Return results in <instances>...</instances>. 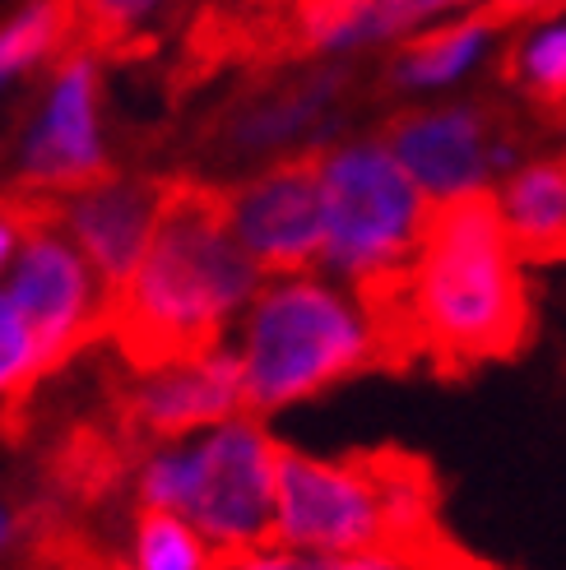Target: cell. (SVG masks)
I'll return each mask as SVG.
<instances>
[{
  "label": "cell",
  "instance_id": "cell-2",
  "mask_svg": "<svg viewBox=\"0 0 566 570\" xmlns=\"http://www.w3.org/2000/svg\"><path fill=\"white\" fill-rule=\"evenodd\" d=\"M261 293V265L228 218V190L167 181L158 227L126 288L107 297L103 330L135 372L223 344L228 325Z\"/></svg>",
  "mask_w": 566,
  "mask_h": 570
},
{
  "label": "cell",
  "instance_id": "cell-14",
  "mask_svg": "<svg viewBox=\"0 0 566 570\" xmlns=\"http://www.w3.org/2000/svg\"><path fill=\"white\" fill-rule=\"evenodd\" d=\"M492 33L497 28L484 10L460 19V23H446V28H437V33H422L418 42H409L400 56H394L390 79L400 83V89H437V83L460 79L478 56H484Z\"/></svg>",
  "mask_w": 566,
  "mask_h": 570
},
{
  "label": "cell",
  "instance_id": "cell-22",
  "mask_svg": "<svg viewBox=\"0 0 566 570\" xmlns=\"http://www.w3.org/2000/svg\"><path fill=\"white\" fill-rule=\"evenodd\" d=\"M51 209V195L47 190H23V195H6L0 199V269L10 265V255L19 250L28 223L42 218Z\"/></svg>",
  "mask_w": 566,
  "mask_h": 570
},
{
  "label": "cell",
  "instance_id": "cell-4",
  "mask_svg": "<svg viewBox=\"0 0 566 570\" xmlns=\"http://www.w3.org/2000/svg\"><path fill=\"white\" fill-rule=\"evenodd\" d=\"M279 460L283 445L265 422L237 413L205 432L154 441L135 464V501L139 510L182 515L218 557H233L274 543Z\"/></svg>",
  "mask_w": 566,
  "mask_h": 570
},
{
  "label": "cell",
  "instance_id": "cell-6",
  "mask_svg": "<svg viewBox=\"0 0 566 570\" xmlns=\"http://www.w3.org/2000/svg\"><path fill=\"white\" fill-rule=\"evenodd\" d=\"M325 250L321 261L353 293H377L409 278L432 199L404 173L386 139H358L325 154Z\"/></svg>",
  "mask_w": 566,
  "mask_h": 570
},
{
  "label": "cell",
  "instance_id": "cell-20",
  "mask_svg": "<svg viewBox=\"0 0 566 570\" xmlns=\"http://www.w3.org/2000/svg\"><path fill=\"white\" fill-rule=\"evenodd\" d=\"M163 0H75V38L89 47L126 42Z\"/></svg>",
  "mask_w": 566,
  "mask_h": 570
},
{
  "label": "cell",
  "instance_id": "cell-5",
  "mask_svg": "<svg viewBox=\"0 0 566 570\" xmlns=\"http://www.w3.org/2000/svg\"><path fill=\"white\" fill-rule=\"evenodd\" d=\"M432 482L409 460H321L283 450L274 543L306 557H349L381 543H428Z\"/></svg>",
  "mask_w": 566,
  "mask_h": 570
},
{
  "label": "cell",
  "instance_id": "cell-16",
  "mask_svg": "<svg viewBox=\"0 0 566 570\" xmlns=\"http://www.w3.org/2000/svg\"><path fill=\"white\" fill-rule=\"evenodd\" d=\"M121 570H218V552L182 515L139 510L121 548Z\"/></svg>",
  "mask_w": 566,
  "mask_h": 570
},
{
  "label": "cell",
  "instance_id": "cell-21",
  "mask_svg": "<svg viewBox=\"0 0 566 570\" xmlns=\"http://www.w3.org/2000/svg\"><path fill=\"white\" fill-rule=\"evenodd\" d=\"M321 570H437V561L418 543H381V548H362L349 557H330L321 561Z\"/></svg>",
  "mask_w": 566,
  "mask_h": 570
},
{
  "label": "cell",
  "instance_id": "cell-26",
  "mask_svg": "<svg viewBox=\"0 0 566 570\" xmlns=\"http://www.w3.org/2000/svg\"><path fill=\"white\" fill-rule=\"evenodd\" d=\"M251 6H274V0H251Z\"/></svg>",
  "mask_w": 566,
  "mask_h": 570
},
{
  "label": "cell",
  "instance_id": "cell-1",
  "mask_svg": "<svg viewBox=\"0 0 566 570\" xmlns=\"http://www.w3.org/2000/svg\"><path fill=\"white\" fill-rule=\"evenodd\" d=\"M520 250L492 190L432 199L404 283L358 297L377 321L386 362L428 357L446 372L511 357L529 338Z\"/></svg>",
  "mask_w": 566,
  "mask_h": 570
},
{
  "label": "cell",
  "instance_id": "cell-3",
  "mask_svg": "<svg viewBox=\"0 0 566 570\" xmlns=\"http://www.w3.org/2000/svg\"><path fill=\"white\" fill-rule=\"evenodd\" d=\"M233 353L242 362L251 413L293 409L386 362L377 321L367 316L358 293L316 274H283L261 283Z\"/></svg>",
  "mask_w": 566,
  "mask_h": 570
},
{
  "label": "cell",
  "instance_id": "cell-19",
  "mask_svg": "<svg viewBox=\"0 0 566 570\" xmlns=\"http://www.w3.org/2000/svg\"><path fill=\"white\" fill-rule=\"evenodd\" d=\"M38 376H47V357L33 325L23 321V311L0 293V399L28 390Z\"/></svg>",
  "mask_w": 566,
  "mask_h": 570
},
{
  "label": "cell",
  "instance_id": "cell-15",
  "mask_svg": "<svg viewBox=\"0 0 566 570\" xmlns=\"http://www.w3.org/2000/svg\"><path fill=\"white\" fill-rule=\"evenodd\" d=\"M501 75L525 102L548 121L566 117V19L539 23L529 38H520L501 61Z\"/></svg>",
  "mask_w": 566,
  "mask_h": 570
},
{
  "label": "cell",
  "instance_id": "cell-12",
  "mask_svg": "<svg viewBox=\"0 0 566 570\" xmlns=\"http://www.w3.org/2000/svg\"><path fill=\"white\" fill-rule=\"evenodd\" d=\"M98 177H107L98 135V70L89 51H75L56 70L42 117L23 139V181L28 190L66 195Z\"/></svg>",
  "mask_w": 566,
  "mask_h": 570
},
{
  "label": "cell",
  "instance_id": "cell-8",
  "mask_svg": "<svg viewBox=\"0 0 566 570\" xmlns=\"http://www.w3.org/2000/svg\"><path fill=\"white\" fill-rule=\"evenodd\" d=\"M404 173L428 199H456L469 190H492V177L516 163L520 135L506 111L484 102L409 111L381 135Z\"/></svg>",
  "mask_w": 566,
  "mask_h": 570
},
{
  "label": "cell",
  "instance_id": "cell-9",
  "mask_svg": "<svg viewBox=\"0 0 566 570\" xmlns=\"http://www.w3.org/2000/svg\"><path fill=\"white\" fill-rule=\"evenodd\" d=\"M325 154H289L228 190V218L261 274H302L325 250Z\"/></svg>",
  "mask_w": 566,
  "mask_h": 570
},
{
  "label": "cell",
  "instance_id": "cell-24",
  "mask_svg": "<svg viewBox=\"0 0 566 570\" xmlns=\"http://www.w3.org/2000/svg\"><path fill=\"white\" fill-rule=\"evenodd\" d=\"M14 533H19V520H14V510L10 505H0V552H6L14 543Z\"/></svg>",
  "mask_w": 566,
  "mask_h": 570
},
{
  "label": "cell",
  "instance_id": "cell-17",
  "mask_svg": "<svg viewBox=\"0 0 566 570\" xmlns=\"http://www.w3.org/2000/svg\"><path fill=\"white\" fill-rule=\"evenodd\" d=\"M339 94V75H325V79H311L293 94H279L261 107H251L246 117H237L233 126V139L242 149H270V145H283V139H293L297 130H306L311 121L321 117L330 107V98Z\"/></svg>",
  "mask_w": 566,
  "mask_h": 570
},
{
  "label": "cell",
  "instance_id": "cell-10",
  "mask_svg": "<svg viewBox=\"0 0 566 570\" xmlns=\"http://www.w3.org/2000/svg\"><path fill=\"white\" fill-rule=\"evenodd\" d=\"M163 199L167 181L158 177H98L79 190L56 195V223L94 265L107 297L126 288L135 265L145 261Z\"/></svg>",
  "mask_w": 566,
  "mask_h": 570
},
{
  "label": "cell",
  "instance_id": "cell-11",
  "mask_svg": "<svg viewBox=\"0 0 566 570\" xmlns=\"http://www.w3.org/2000/svg\"><path fill=\"white\" fill-rule=\"evenodd\" d=\"M237 413H251L242 362L223 344L195 357L145 366V372H135L126 390V422L149 441H177V436L228 422Z\"/></svg>",
  "mask_w": 566,
  "mask_h": 570
},
{
  "label": "cell",
  "instance_id": "cell-23",
  "mask_svg": "<svg viewBox=\"0 0 566 570\" xmlns=\"http://www.w3.org/2000/svg\"><path fill=\"white\" fill-rule=\"evenodd\" d=\"M218 570H321V557L293 552L283 543H261V548H246L233 557H218Z\"/></svg>",
  "mask_w": 566,
  "mask_h": 570
},
{
  "label": "cell",
  "instance_id": "cell-25",
  "mask_svg": "<svg viewBox=\"0 0 566 570\" xmlns=\"http://www.w3.org/2000/svg\"><path fill=\"white\" fill-rule=\"evenodd\" d=\"M437 570H484V566H469V561H437Z\"/></svg>",
  "mask_w": 566,
  "mask_h": 570
},
{
  "label": "cell",
  "instance_id": "cell-13",
  "mask_svg": "<svg viewBox=\"0 0 566 570\" xmlns=\"http://www.w3.org/2000/svg\"><path fill=\"white\" fill-rule=\"evenodd\" d=\"M492 195L520 261L534 265L566 261V149L511 167Z\"/></svg>",
  "mask_w": 566,
  "mask_h": 570
},
{
  "label": "cell",
  "instance_id": "cell-7",
  "mask_svg": "<svg viewBox=\"0 0 566 570\" xmlns=\"http://www.w3.org/2000/svg\"><path fill=\"white\" fill-rule=\"evenodd\" d=\"M6 297L23 311V321L33 325L42 357H47V372L61 366L84 338H94L103 330L107 293H103L94 265L84 261V250L61 233V223H56V195H51V209L28 223L10 283H6Z\"/></svg>",
  "mask_w": 566,
  "mask_h": 570
},
{
  "label": "cell",
  "instance_id": "cell-18",
  "mask_svg": "<svg viewBox=\"0 0 566 570\" xmlns=\"http://www.w3.org/2000/svg\"><path fill=\"white\" fill-rule=\"evenodd\" d=\"M75 38V0H38L0 28V83H10L19 70L38 66L42 56Z\"/></svg>",
  "mask_w": 566,
  "mask_h": 570
}]
</instances>
